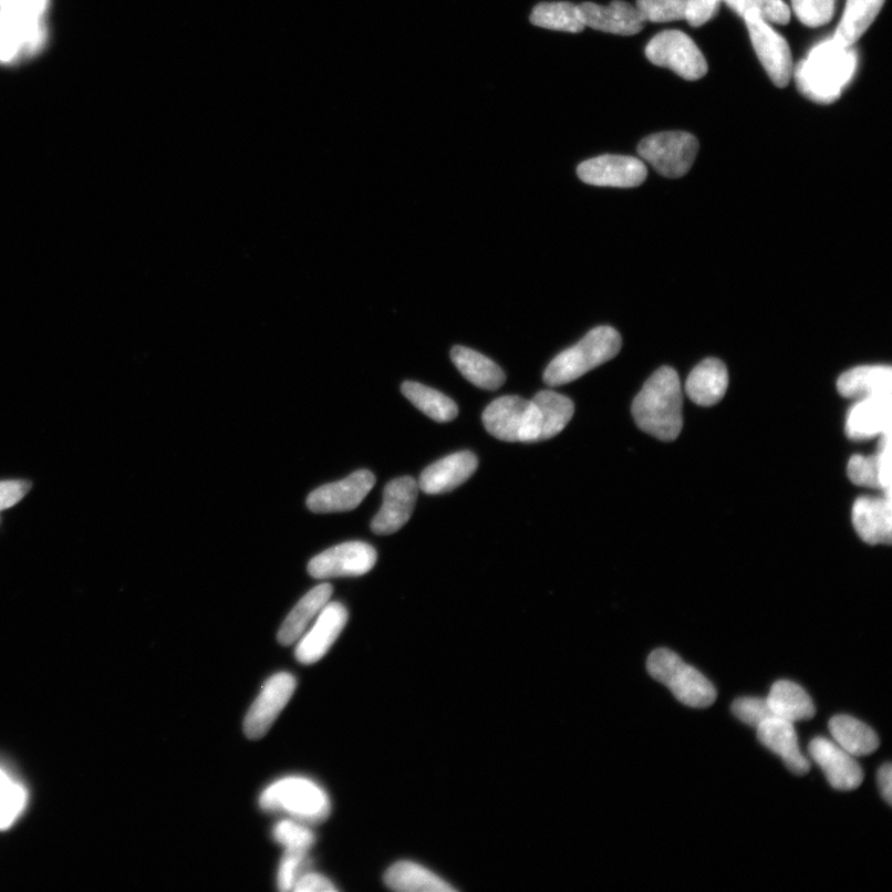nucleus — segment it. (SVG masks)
I'll return each instance as SVG.
<instances>
[{"label": "nucleus", "mask_w": 892, "mask_h": 892, "mask_svg": "<svg viewBox=\"0 0 892 892\" xmlns=\"http://www.w3.org/2000/svg\"><path fill=\"white\" fill-rule=\"evenodd\" d=\"M574 414V403L563 394L542 391L533 400L506 396L494 401L483 414L492 437L510 443H535L562 433Z\"/></svg>", "instance_id": "1"}, {"label": "nucleus", "mask_w": 892, "mask_h": 892, "mask_svg": "<svg viewBox=\"0 0 892 892\" xmlns=\"http://www.w3.org/2000/svg\"><path fill=\"white\" fill-rule=\"evenodd\" d=\"M683 397L678 373L665 366L657 370L632 403L639 428L662 442L676 440L683 427Z\"/></svg>", "instance_id": "2"}, {"label": "nucleus", "mask_w": 892, "mask_h": 892, "mask_svg": "<svg viewBox=\"0 0 892 892\" xmlns=\"http://www.w3.org/2000/svg\"><path fill=\"white\" fill-rule=\"evenodd\" d=\"M857 61L852 48L840 46L833 39L826 41L794 70L797 87L808 100L831 105L853 79Z\"/></svg>", "instance_id": "3"}, {"label": "nucleus", "mask_w": 892, "mask_h": 892, "mask_svg": "<svg viewBox=\"0 0 892 892\" xmlns=\"http://www.w3.org/2000/svg\"><path fill=\"white\" fill-rule=\"evenodd\" d=\"M622 339L614 328L599 326L590 330L577 345L560 352L544 372L548 386L567 385L591 370L618 356Z\"/></svg>", "instance_id": "4"}, {"label": "nucleus", "mask_w": 892, "mask_h": 892, "mask_svg": "<svg viewBox=\"0 0 892 892\" xmlns=\"http://www.w3.org/2000/svg\"><path fill=\"white\" fill-rule=\"evenodd\" d=\"M259 806L267 812H284L298 821L320 823L330 815L328 794L305 777H286L268 786Z\"/></svg>", "instance_id": "5"}, {"label": "nucleus", "mask_w": 892, "mask_h": 892, "mask_svg": "<svg viewBox=\"0 0 892 892\" xmlns=\"http://www.w3.org/2000/svg\"><path fill=\"white\" fill-rule=\"evenodd\" d=\"M647 671L652 678L665 684L673 696L688 707L708 708L717 701V691L711 681L671 650L653 651L647 660Z\"/></svg>", "instance_id": "6"}, {"label": "nucleus", "mask_w": 892, "mask_h": 892, "mask_svg": "<svg viewBox=\"0 0 892 892\" xmlns=\"http://www.w3.org/2000/svg\"><path fill=\"white\" fill-rule=\"evenodd\" d=\"M699 142L687 132H663L652 134L639 144L642 159L670 179L686 175L696 162Z\"/></svg>", "instance_id": "7"}, {"label": "nucleus", "mask_w": 892, "mask_h": 892, "mask_svg": "<svg viewBox=\"0 0 892 892\" xmlns=\"http://www.w3.org/2000/svg\"><path fill=\"white\" fill-rule=\"evenodd\" d=\"M646 56L652 64L667 68L684 80L697 81L708 72L699 48L680 30L663 31L653 38L646 46Z\"/></svg>", "instance_id": "8"}, {"label": "nucleus", "mask_w": 892, "mask_h": 892, "mask_svg": "<svg viewBox=\"0 0 892 892\" xmlns=\"http://www.w3.org/2000/svg\"><path fill=\"white\" fill-rule=\"evenodd\" d=\"M744 20L748 27L755 53L767 75L777 87H786L794 75L792 55L787 41L776 33L754 9L744 15Z\"/></svg>", "instance_id": "9"}, {"label": "nucleus", "mask_w": 892, "mask_h": 892, "mask_svg": "<svg viewBox=\"0 0 892 892\" xmlns=\"http://www.w3.org/2000/svg\"><path fill=\"white\" fill-rule=\"evenodd\" d=\"M295 689L297 680L286 672L274 674L265 683L245 718L243 730L248 739L263 738L292 699Z\"/></svg>", "instance_id": "10"}, {"label": "nucleus", "mask_w": 892, "mask_h": 892, "mask_svg": "<svg viewBox=\"0 0 892 892\" xmlns=\"http://www.w3.org/2000/svg\"><path fill=\"white\" fill-rule=\"evenodd\" d=\"M376 562L375 548L365 542H346L311 559L308 572L315 579L361 577L367 574Z\"/></svg>", "instance_id": "11"}, {"label": "nucleus", "mask_w": 892, "mask_h": 892, "mask_svg": "<svg viewBox=\"0 0 892 892\" xmlns=\"http://www.w3.org/2000/svg\"><path fill=\"white\" fill-rule=\"evenodd\" d=\"M376 484L369 470H359L344 480L319 487L308 496L307 505L314 514H333L355 510Z\"/></svg>", "instance_id": "12"}, {"label": "nucleus", "mask_w": 892, "mask_h": 892, "mask_svg": "<svg viewBox=\"0 0 892 892\" xmlns=\"http://www.w3.org/2000/svg\"><path fill=\"white\" fill-rule=\"evenodd\" d=\"M577 173L585 184L622 189L636 188L647 178L646 165L626 155H601L580 164Z\"/></svg>", "instance_id": "13"}, {"label": "nucleus", "mask_w": 892, "mask_h": 892, "mask_svg": "<svg viewBox=\"0 0 892 892\" xmlns=\"http://www.w3.org/2000/svg\"><path fill=\"white\" fill-rule=\"evenodd\" d=\"M348 610L340 603H329L320 611L315 624L299 639L295 657L303 665H313L323 658L345 629Z\"/></svg>", "instance_id": "14"}, {"label": "nucleus", "mask_w": 892, "mask_h": 892, "mask_svg": "<svg viewBox=\"0 0 892 892\" xmlns=\"http://www.w3.org/2000/svg\"><path fill=\"white\" fill-rule=\"evenodd\" d=\"M808 751L836 790L853 791L863 784L862 767L854 760V756L838 744L818 736L809 744Z\"/></svg>", "instance_id": "15"}, {"label": "nucleus", "mask_w": 892, "mask_h": 892, "mask_svg": "<svg viewBox=\"0 0 892 892\" xmlns=\"http://www.w3.org/2000/svg\"><path fill=\"white\" fill-rule=\"evenodd\" d=\"M418 484L409 476L392 480L383 491V504L373 518L371 530L376 535H392L409 521L418 496Z\"/></svg>", "instance_id": "16"}, {"label": "nucleus", "mask_w": 892, "mask_h": 892, "mask_svg": "<svg viewBox=\"0 0 892 892\" xmlns=\"http://www.w3.org/2000/svg\"><path fill=\"white\" fill-rule=\"evenodd\" d=\"M580 19L585 27L616 35H635L645 27L639 9L622 0H614L608 7L595 3L578 6Z\"/></svg>", "instance_id": "17"}, {"label": "nucleus", "mask_w": 892, "mask_h": 892, "mask_svg": "<svg viewBox=\"0 0 892 892\" xmlns=\"http://www.w3.org/2000/svg\"><path fill=\"white\" fill-rule=\"evenodd\" d=\"M477 469V458L471 452H459L445 456L428 466L419 479V489L427 495L453 491L468 481Z\"/></svg>", "instance_id": "18"}, {"label": "nucleus", "mask_w": 892, "mask_h": 892, "mask_svg": "<svg viewBox=\"0 0 892 892\" xmlns=\"http://www.w3.org/2000/svg\"><path fill=\"white\" fill-rule=\"evenodd\" d=\"M891 394L859 400L850 408L846 433L852 440H869L890 434Z\"/></svg>", "instance_id": "19"}, {"label": "nucleus", "mask_w": 892, "mask_h": 892, "mask_svg": "<svg viewBox=\"0 0 892 892\" xmlns=\"http://www.w3.org/2000/svg\"><path fill=\"white\" fill-rule=\"evenodd\" d=\"M44 39L41 18L0 13V61L9 62L37 50Z\"/></svg>", "instance_id": "20"}, {"label": "nucleus", "mask_w": 892, "mask_h": 892, "mask_svg": "<svg viewBox=\"0 0 892 892\" xmlns=\"http://www.w3.org/2000/svg\"><path fill=\"white\" fill-rule=\"evenodd\" d=\"M757 730V739L774 754L779 755L787 769L802 776L811 770V763L798 746L794 723L772 717L763 723Z\"/></svg>", "instance_id": "21"}, {"label": "nucleus", "mask_w": 892, "mask_h": 892, "mask_svg": "<svg viewBox=\"0 0 892 892\" xmlns=\"http://www.w3.org/2000/svg\"><path fill=\"white\" fill-rule=\"evenodd\" d=\"M853 526L857 533L868 544H890L892 537V512L890 496L859 497L853 506Z\"/></svg>", "instance_id": "22"}, {"label": "nucleus", "mask_w": 892, "mask_h": 892, "mask_svg": "<svg viewBox=\"0 0 892 892\" xmlns=\"http://www.w3.org/2000/svg\"><path fill=\"white\" fill-rule=\"evenodd\" d=\"M729 373L718 359H707L694 367L686 382L688 397L702 407H711L725 396Z\"/></svg>", "instance_id": "23"}, {"label": "nucleus", "mask_w": 892, "mask_h": 892, "mask_svg": "<svg viewBox=\"0 0 892 892\" xmlns=\"http://www.w3.org/2000/svg\"><path fill=\"white\" fill-rule=\"evenodd\" d=\"M840 396L867 398L892 394V370L890 366H859L843 373L837 381Z\"/></svg>", "instance_id": "24"}, {"label": "nucleus", "mask_w": 892, "mask_h": 892, "mask_svg": "<svg viewBox=\"0 0 892 892\" xmlns=\"http://www.w3.org/2000/svg\"><path fill=\"white\" fill-rule=\"evenodd\" d=\"M331 595H333V587L330 584H320L311 589L307 595L299 601L295 608L290 611V614L284 620L282 627L278 632V641L280 645H293L300 637L305 634L310 622L313 621L320 611L329 603Z\"/></svg>", "instance_id": "25"}, {"label": "nucleus", "mask_w": 892, "mask_h": 892, "mask_svg": "<svg viewBox=\"0 0 892 892\" xmlns=\"http://www.w3.org/2000/svg\"><path fill=\"white\" fill-rule=\"evenodd\" d=\"M848 476L857 486L883 489L890 496V434L881 437L878 453L871 456L853 455L848 463Z\"/></svg>", "instance_id": "26"}, {"label": "nucleus", "mask_w": 892, "mask_h": 892, "mask_svg": "<svg viewBox=\"0 0 892 892\" xmlns=\"http://www.w3.org/2000/svg\"><path fill=\"white\" fill-rule=\"evenodd\" d=\"M774 717L790 723L811 720L816 715V707L807 692L791 681H779L771 687L769 697Z\"/></svg>", "instance_id": "27"}, {"label": "nucleus", "mask_w": 892, "mask_h": 892, "mask_svg": "<svg viewBox=\"0 0 892 892\" xmlns=\"http://www.w3.org/2000/svg\"><path fill=\"white\" fill-rule=\"evenodd\" d=\"M450 357L455 367L476 387L495 391L500 388L506 381L501 367L480 352L455 346L450 352Z\"/></svg>", "instance_id": "28"}, {"label": "nucleus", "mask_w": 892, "mask_h": 892, "mask_svg": "<svg viewBox=\"0 0 892 892\" xmlns=\"http://www.w3.org/2000/svg\"><path fill=\"white\" fill-rule=\"evenodd\" d=\"M386 885L402 892H453L455 889L439 875L418 863L398 862L385 874Z\"/></svg>", "instance_id": "29"}, {"label": "nucleus", "mask_w": 892, "mask_h": 892, "mask_svg": "<svg viewBox=\"0 0 892 892\" xmlns=\"http://www.w3.org/2000/svg\"><path fill=\"white\" fill-rule=\"evenodd\" d=\"M884 4L885 0H847L846 12L833 41L840 46L852 48L874 23Z\"/></svg>", "instance_id": "30"}, {"label": "nucleus", "mask_w": 892, "mask_h": 892, "mask_svg": "<svg viewBox=\"0 0 892 892\" xmlns=\"http://www.w3.org/2000/svg\"><path fill=\"white\" fill-rule=\"evenodd\" d=\"M836 744L852 756H867L878 750L880 741L875 732L863 722L849 715H837L829 722Z\"/></svg>", "instance_id": "31"}, {"label": "nucleus", "mask_w": 892, "mask_h": 892, "mask_svg": "<svg viewBox=\"0 0 892 892\" xmlns=\"http://www.w3.org/2000/svg\"><path fill=\"white\" fill-rule=\"evenodd\" d=\"M402 393L425 416L435 422L446 423L458 417L459 409L456 403L437 390L407 381L402 385Z\"/></svg>", "instance_id": "32"}, {"label": "nucleus", "mask_w": 892, "mask_h": 892, "mask_svg": "<svg viewBox=\"0 0 892 892\" xmlns=\"http://www.w3.org/2000/svg\"><path fill=\"white\" fill-rule=\"evenodd\" d=\"M531 23L539 28L566 31V33H582L585 29L578 12V6L568 2L538 4L531 14Z\"/></svg>", "instance_id": "33"}, {"label": "nucleus", "mask_w": 892, "mask_h": 892, "mask_svg": "<svg viewBox=\"0 0 892 892\" xmlns=\"http://www.w3.org/2000/svg\"><path fill=\"white\" fill-rule=\"evenodd\" d=\"M27 805L25 787L0 766V831L12 827L25 811Z\"/></svg>", "instance_id": "34"}, {"label": "nucleus", "mask_w": 892, "mask_h": 892, "mask_svg": "<svg viewBox=\"0 0 892 892\" xmlns=\"http://www.w3.org/2000/svg\"><path fill=\"white\" fill-rule=\"evenodd\" d=\"M276 842L286 848V852L308 853L315 843V836L310 829L293 821H280L273 828Z\"/></svg>", "instance_id": "35"}, {"label": "nucleus", "mask_w": 892, "mask_h": 892, "mask_svg": "<svg viewBox=\"0 0 892 892\" xmlns=\"http://www.w3.org/2000/svg\"><path fill=\"white\" fill-rule=\"evenodd\" d=\"M687 0H637L639 12L651 23H668L683 20Z\"/></svg>", "instance_id": "36"}, {"label": "nucleus", "mask_w": 892, "mask_h": 892, "mask_svg": "<svg viewBox=\"0 0 892 892\" xmlns=\"http://www.w3.org/2000/svg\"><path fill=\"white\" fill-rule=\"evenodd\" d=\"M794 12L808 28L828 24L834 17L838 0H791Z\"/></svg>", "instance_id": "37"}, {"label": "nucleus", "mask_w": 892, "mask_h": 892, "mask_svg": "<svg viewBox=\"0 0 892 892\" xmlns=\"http://www.w3.org/2000/svg\"><path fill=\"white\" fill-rule=\"evenodd\" d=\"M732 711L736 718L757 729L774 717L769 703L763 698L744 697L733 703Z\"/></svg>", "instance_id": "38"}, {"label": "nucleus", "mask_w": 892, "mask_h": 892, "mask_svg": "<svg viewBox=\"0 0 892 892\" xmlns=\"http://www.w3.org/2000/svg\"><path fill=\"white\" fill-rule=\"evenodd\" d=\"M308 863V853L286 852L278 869L279 890H293L299 878L304 875L302 873H304Z\"/></svg>", "instance_id": "39"}, {"label": "nucleus", "mask_w": 892, "mask_h": 892, "mask_svg": "<svg viewBox=\"0 0 892 892\" xmlns=\"http://www.w3.org/2000/svg\"><path fill=\"white\" fill-rule=\"evenodd\" d=\"M754 10L766 23L786 25L790 23L791 10L784 0H751Z\"/></svg>", "instance_id": "40"}, {"label": "nucleus", "mask_w": 892, "mask_h": 892, "mask_svg": "<svg viewBox=\"0 0 892 892\" xmlns=\"http://www.w3.org/2000/svg\"><path fill=\"white\" fill-rule=\"evenodd\" d=\"M719 3L720 0H687L684 20H687L691 27H702L718 14Z\"/></svg>", "instance_id": "41"}, {"label": "nucleus", "mask_w": 892, "mask_h": 892, "mask_svg": "<svg viewBox=\"0 0 892 892\" xmlns=\"http://www.w3.org/2000/svg\"><path fill=\"white\" fill-rule=\"evenodd\" d=\"M48 0H0V13L28 18H41Z\"/></svg>", "instance_id": "42"}, {"label": "nucleus", "mask_w": 892, "mask_h": 892, "mask_svg": "<svg viewBox=\"0 0 892 892\" xmlns=\"http://www.w3.org/2000/svg\"><path fill=\"white\" fill-rule=\"evenodd\" d=\"M31 484L24 480L0 481V511L15 506L24 499Z\"/></svg>", "instance_id": "43"}, {"label": "nucleus", "mask_w": 892, "mask_h": 892, "mask_svg": "<svg viewBox=\"0 0 892 892\" xmlns=\"http://www.w3.org/2000/svg\"><path fill=\"white\" fill-rule=\"evenodd\" d=\"M293 890L297 892H331L336 891V888L323 875L305 873L299 878Z\"/></svg>", "instance_id": "44"}, {"label": "nucleus", "mask_w": 892, "mask_h": 892, "mask_svg": "<svg viewBox=\"0 0 892 892\" xmlns=\"http://www.w3.org/2000/svg\"><path fill=\"white\" fill-rule=\"evenodd\" d=\"M878 784L880 787L881 795L885 798V801L891 805L892 802V766L891 764H885L881 766L878 772Z\"/></svg>", "instance_id": "45"}, {"label": "nucleus", "mask_w": 892, "mask_h": 892, "mask_svg": "<svg viewBox=\"0 0 892 892\" xmlns=\"http://www.w3.org/2000/svg\"><path fill=\"white\" fill-rule=\"evenodd\" d=\"M736 14L744 18V15L754 9L751 0H724Z\"/></svg>", "instance_id": "46"}, {"label": "nucleus", "mask_w": 892, "mask_h": 892, "mask_svg": "<svg viewBox=\"0 0 892 892\" xmlns=\"http://www.w3.org/2000/svg\"><path fill=\"white\" fill-rule=\"evenodd\" d=\"M720 2H722V0H720Z\"/></svg>", "instance_id": "47"}]
</instances>
